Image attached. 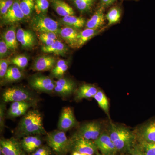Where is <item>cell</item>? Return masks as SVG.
<instances>
[{
    "label": "cell",
    "instance_id": "obj_19",
    "mask_svg": "<svg viewBox=\"0 0 155 155\" xmlns=\"http://www.w3.org/2000/svg\"><path fill=\"white\" fill-rule=\"evenodd\" d=\"M104 8L101 7L86 23V28L99 29L104 24Z\"/></svg>",
    "mask_w": 155,
    "mask_h": 155
},
{
    "label": "cell",
    "instance_id": "obj_35",
    "mask_svg": "<svg viewBox=\"0 0 155 155\" xmlns=\"http://www.w3.org/2000/svg\"><path fill=\"white\" fill-rule=\"evenodd\" d=\"M14 3L13 0H0V13L1 16L7 14Z\"/></svg>",
    "mask_w": 155,
    "mask_h": 155
},
{
    "label": "cell",
    "instance_id": "obj_34",
    "mask_svg": "<svg viewBox=\"0 0 155 155\" xmlns=\"http://www.w3.org/2000/svg\"><path fill=\"white\" fill-rule=\"evenodd\" d=\"M140 149L144 155H155V143L140 141Z\"/></svg>",
    "mask_w": 155,
    "mask_h": 155
},
{
    "label": "cell",
    "instance_id": "obj_12",
    "mask_svg": "<svg viewBox=\"0 0 155 155\" xmlns=\"http://www.w3.org/2000/svg\"><path fill=\"white\" fill-rule=\"evenodd\" d=\"M73 148L75 151L90 155H93L97 152V148L94 141L81 137H73Z\"/></svg>",
    "mask_w": 155,
    "mask_h": 155
},
{
    "label": "cell",
    "instance_id": "obj_11",
    "mask_svg": "<svg viewBox=\"0 0 155 155\" xmlns=\"http://www.w3.org/2000/svg\"><path fill=\"white\" fill-rule=\"evenodd\" d=\"M94 142L103 155H115L117 151L110 137L106 132L101 133Z\"/></svg>",
    "mask_w": 155,
    "mask_h": 155
},
{
    "label": "cell",
    "instance_id": "obj_1",
    "mask_svg": "<svg viewBox=\"0 0 155 155\" xmlns=\"http://www.w3.org/2000/svg\"><path fill=\"white\" fill-rule=\"evenodd\" d=\"M17 131L19 135L25 136L46 134L41 114L37 110L29 111L21 119Z\"/></svg>",
    "mask_w": 155,
    "mask_h": 155
},
{
    "label": "cell",
    "instance_id": "obj_30",
    "mask_svg": "<svg viewBox=\"0 0 155 155\" xmlns=\"http://www.w3.org/2000/svg\"><path fill=\"white\" fill-rule=\"evenodd\" d=\"M19 5L25 17H29L32 14L35 5L33 0H22Z\"/></svg>",
    "mask_w": 155,
    "mask_h": 155
},
{
    "label": "cell",
    "instance_id": "obj_40",
    "mask_svg": "<svg viewBox=\"0 0 155 155\" xmlns=\"http://www.w3.org/2000/svg\"><path fill=\"white\" fill-rule=\"evenodd\" d=\"M4 117H5V105L3 104L0 106V127L2 131L4 127Z\"/></svg>",
    "mask_w": 155,
    "mask_h": 155
},
{
    "label": "cell",
    "instance_id": "obj_23",
    "mask_svg": "<svg viewBox=\"0 0 155 155\" xmlns=\"http://www.w3.org/2000/svg\"><path fill=\"white\" fill-rule=\"evenodd\" d=\"M98 91V90L93 85L89 84H83L78 90L75 99L77 101H80L83 99L94 98Z\"/></svg>",
    "mask_w": 155,
    "mask_h": 155
},
{
    "label": "cell",
    "instance_id": "obj_15",
    "mask_svg": "<svg viewBox=\"0 0 155 155\" xmlns=\"http://www.w3.org/2000/svg\"><path fill=\"white\" fill-rule=\"evenodd\" d=\"M77 29L71 27H66L59 28L57 34L72 48H78V35Z\"/></svg>",
    "mask_w": 155,
    "mask_h": 155
},
{
    "label": "cell",
    "instance_id": "obj_26",
    "mask_svg": "<svg viewBox=\"0 0 155 155\" xmlns=\"http://www.w3.org/2000/svg\"><path fill=\"white\" fill-rule=\"evenodd\" d=\"M101 29H91L86 28L80 31L78 35V48L83 45L85 43L92 38L96 35L98 33Z\"/></svg>",
    "mask_w": 155,
    "mask_h": 155
},
{
    "label": "cell",
    "instance_id": "obj_17",
    "mask_svg": "<svg viewBox=\"0 0 155 155\" xmlns=\"http://www.w3.org/2000/svg\"><path fill=\"white\" fill-rule=\"evenodd\" d=\"M56 64L55 58L52 56H44L36 59L33 64L35 71H45L52 69Z\"/></svg>",
    "mask_w": 155,
    "mask_h": 155
},
{
    "label": "cell",
    "instance_id": "obj_9",
    "mask_svg": "<svg viewBox=\"0 0 155 155\" xmlns=\"http://www.w3.org/2000/svg\"><path fill=\"white\" fill-rule=\"evenodd\" d=\"M19 1H14L13 5L7 14L2 16L1 20L3 25H12L23 20L25 16L19 5Z\"/></svg>",
    "mask_w": 155,
    "mask_h": 155
},
{
    "label": "cell",
    "instance_id": "obj_42",
    "mask_svg": "<svg viewBox=\"0 0 155 155\" xmlns=\"http://www.w3.org/2000/svg\"><path fill=\"white\" fill-rule=\"evenodd\" d=\"M131 155H144L141 150L138 149H135L131 151Z\"/></svg>",
    "mask_w": 155,
    "mask_h": 155
},
{
    "label": "cell",
    "instance_id": "obj_24",
    "mask_svg": "<svg viewBox=\"0 0 155 155\" xmlns=\"http://www.w3.org/2000/svg\"><path fill=\"white\" fill-rule=\"evenodd\" d=\"M61 21L66 27H71L77 30L82 28L86 23L84 18L76 17L74 15L63 17L61 18Z\"/></svg>",
    "mask_w": 155,
    "mask_h": 155
},
{
    "label": "cell",
    "instance_id": "obj_27",
    "mask_svg": "<svg viewBox=\"0 0 155 155\" xmlns=\"http://www.w3.org/2000/svg\"><path fill=\"white\" fill-rule=\"evenodd\" d=\"M22 77V72L17 67H9L4 79L7 82H13L20 80Z\"/></svg>",
    "mask_w": 155,
    "mask_h": 155
},
{
    "label": "cell",
    "instance_id": "obj_14",
    "mask_svg": "<svg viewBox=\"0 0 155 155\" xmlns=\"http://www.w3.org/2000/svg\"><path fill=\"white\" fill-rule=\"evenodd\" d=\"M75 88V83L73 81L63 78L56 81L54 91L61 96L67 97L72 94Z\"/></svg>",
    "mask_w": 155,
    "mask_h": 155
},
{
    "label": "cell",
    "instance_id": "obj_16",
    "mask_svg": "<svg viewBox=\"0 0 155 155\" xmlns=\"http://www.w3.org/2000/svg\"><path fill=\"white\" fill-rule=\"evenodd\" d=\"M140 141L155 143V121L148 122L137 131Z\"/></svg>",
    "mask_w": 155,
    "mask_h": 155
},
{
    "label": "cell",
    "instance_id": "obj_2",
    "mask_svg": "<svg viewBox=\"0 0 155 155\" xmlns=\"http://www.w3.org/2000/svg\"><path fill=\"white\" fill-rule=\"evenodd\" d=\"M117 151L129 149L135 140L134 134L127 127L112 124L109 134Z\"/></svg>",
    "mask_w": 155,
    "mask_h": 155
},
{
    "label": "cell",
    "instance_id": "obj_8",
    "mask_svg": "<svg viewBox=\"0 0 155 155\" xmlns=\"http://www.w3.org/2000/svg\"><path fill=\"white\" fill-rule=\"evenodd\" d=\"M1 153L3 155H26L21 143L16 139H2L0 140Z\"/></svg>",
    "mask_w": 155,
    "mask_h": 155
},
{
    "label": "cell",
    "instance_id": "obj_37",
    "mask_svg": "<svg viewBox=\"0 0 155 155\" xmlns=\"http://www.w3.org/2000/svg\"><path fill=\"white\" fill-rule=\"evenodd\" d=\"M10 50L9 49L7 44L3 39L0 41V58L1 59L5 58L8 55Z\"/></svg>",
    "mask_w": 155,
    "mask_h": 155
},
{
    "label": "cell",
    "instance_id": "obj_18",
    "mask_svg": "<svg viewBox=\"0 0 155 155\" xmlns=\"http://www.w3.org/2000/svg\"><path fill=\"white\" fill-rule=\"evenodd\" d=\"M31 105L28 102H14L11 104L8 112V116L15 118L24 115Z\"/></svg>",
    "mask_w": 155,
    "mask_h": 155
},
{
    "label": "cell",
    "instance_id": "obj_43",
    "mask_svg": "<svg viewBox=\"0 0 155 155\" xmlns=\"http://www.w3.org/2000/svg\"><path fill=\"white\" fill-rule=\"evenodd\" d=\"M72 155H82V154L78 152L74 151L72 153Z\"/></svg>",
    "mask_w": 155,
    "mask_h": 155
},
{
    "label": "cell",
    "instance_id": "obj_31",
    "mask_svg": "<svg viewBox=\"0 0 155 155\" xmlns=\"http://www.w3.org/2000/svg\"><path fill=\"white\" fill-rule=\"evenodd\" d=\"M35 9L38 14L45 15L49 7L48 0H35Z\"/></svg>",
    "mask_w": 155,
    "mask_h": 155
},
{
    "label": "cell",
    "instance_id": "obj_4",
    "mask_svg": "<svg viewBox=\"0 0 155 155\" xmlns=\"http://www.w3.org/2000/svg\"><path fill=\"white\" fill-rule=\"evenodd\" d=\"M30 26L39 33L53 32L57 34L59 29L58 22L43 14H38L34 17L31 21Z\"/></svg>",
    "mask_w": 155,
    "mask_h": 155
},
{
    "label": "cell",
    "instance_id": "obj_25",
    "mask_svg": "<svg viewBox=\"0 0 155 155\" xmlns=\"http://www.w3.org/2000/svg\"><path fill=\"white\" fill-rule=\"evenodd\" d=\"M68 68L69 64L68 61L64 60H59L52 69V76L58 79L63 78Z\"/></svg>",
    "mask_w": 155,
    "mask_h": 155
},
{
    "label": "cell",
    "instance_id": "obj_5",
    "mask_svg": "<svg viewBox=\"0 0 155 155\" xmlns=\"http://www.w3.org/2000/svg\"><path fill=\"white\" fill-rule=\"evenodd\" d=\"M5 102L26 101L29 102L33 98L28 91L19 87H13L7 89L2 94Z\"/></svg>",
    "mask_w": 155,
    "mask_h": 155
},
{
    "label": "cell",
    "instance_id": "obj_33",
    "mask_svg": "<svg viewBox=\"0 0 155 155\" xmlns=\"http://www.w3.org/2000/svg\"><path fill=\"white\" fill-rule=\"evenodd\" d=\"M11 63L15 65L19 69H23L28 65V58L23 55L16 56L11 59Z\"/></svg>",
    "mask_w": 155,
    "mask_h": 155
},
{
    "label": "cell",
    "instance_id": "obj_45",
    "mask_svg": "<svg viewBox=\"0 0 155 155\" xmlns=\"http://www.w3.org/2000/svg\"></svg>",
    "mask_w": 155,
    "mask_h": 155
},
{
    "label": "cell",
    "instance_id": "obj_32",
    "mask_svg": "<svg viewBox=\"0 0 155 155\" xmlns=\"http://www.w3.org/2000/svg\"><path fill=\"white\" fill-rule=\"evenodd\" d=\"M78 9L82 12H86L91 8L94 0H73Z\"/></svg>",
    "mask_w": 155,
    "mask_h": 155
},
{
    "label": "cell",
    "instance_id": "obj_38",
    "mask_svg": "<svg viewBox=\"0 0 155 155\" xmlns=\"http://www.w3.org/2000/svg\"><path fill=\"white\" fill-rule=\"evenodd\" d=\"M51 152L48 147H40L38 148L31 155H51Z\"/></svg>",
    "mask_w": 155,
    "mask_h": 155
},
{
    "label": "cell",
    "instance_id": "obj_21",
    "mask_svg": "<svg viewBox=\"0 0 155 155\" xmlns=\"http://www.w3.org/2000/svg\"><path fill=\"white\" fill-rule=\"evenodd\" d=\"M2 38L7 44L10 51H15L18 46L17 32L14 26H12L3 34Z\"/></svg>",
    "mask_w": 155,
    "mask_h": 155
},
{
    "label": "cell",
    "instance_id": "obj_28",
    "mask_svg": "<svg viewBox=\"0 0 155 155\" xmlns=\"http://www.w3.org/2000/svg\"><path fill=\"white\" fill-rule=\"evenodd\" d=\"M121 10L119 7H114L110 9L106 15V19L107 20L108 26L117 23L121 17Z\"/></svg>",
    "mask_w": 155,
    "mask_h": 155
},
{
    "label": "cell",
    "instance_id": "obj_22",
    "mask_svg": "<svg viewBox=\"0 0 155 155\" xmlns=\"http://www.w3.org/2000/svg\"><path fill=\"white\" fill-rule=\"evenodd\" d=\"M41 49L44 53L54 54L61 56L66 54L68 51L67 46L62 42L57 40L51 45L43 46Z\"/></svg>",
    "mask_w": 155,
    "mask_h": 155
},
{
    "label": "cell",
    "instance_id": "obj_10",
    "mask_svg": "<svg viewBox=\"0 0 155 155\" xmlns=\"http://www.w3.org/2000/svg\"><path fill=\"white\" fill-rule=\"evenodd\" d=\"M77 125V121L71 108L66 107L61 112L58 124V130L66 132Z\"/></svg>",
    "mask_w": 155,
    "mask_h": 155
},
{
    "label": "cell",
    "instance_id": "obj_7",
    "mask_svg": "<svg viewBox=\"0 0 155 155\" xmlns=\"http://www.w3.org/2000/svg\"><path fill=\"white\" fill-rule=\"evenodd\" d=\"M101 126L99 122H88L81 127L78 132L74 137H81L94 141L101 134Z\"/></svg>",
    "mask_w": 155,
    "mask_h": 155
},
{
    "label": "cell",
    "instance_id": "obj_13",
    "mask_svg": "<svg viewBox=\"0 0 155 155\" xmlns=\"http://www.w3.org/2000/svg\"><path fill=\"white\" fill-rule=\"evenodd\" d=\"M17 37L24 48L30 49L36 45L35 36L31 31L19 28L17 31Z\"/></svg>",
    "mask_w": 155,
    "mask_h": 155
},
{
    "label": "cell",
    "instance_id": "obj_41",
    "mask_svg": "<svg viewBox=\"0 0 155 155\" xmlns=\"http://www.w3.org/2000/svg\"><path fill=\"white\" fill-rule=\"evenodd\" d=\"M116 0H101V7L104 8L111 5L115 2Z\"/></svg>",
    "mask_w": 155,
    "mask_h": 155
},
{
    "label": "cell",
    "instance_id": "obj_20",
    "mask_svg": "<svg viewBox=\"0 0 155 155\" xmlns=\"http://www.w3.org/2000/svg\"><path fill=\"white\" fill-rule=\"evenodd\" d=\"M52 5L56 13L65 17L75 15V12L71 6L62 0H51Z\"/></svg>",
    "mask_w": 155,
    "mask_h": 155
},
{
    "label": "cell",
    "instance_id": "obj_3",
    "mask_svg": "<svg viewBox=\"0 0 155 155\" xmlns=\"http://www.w3.org/2000/svg\"><path fill=\"white\" fill-rule=\"evenodd\" d=\"M46 140L57 155H66L73 148V139L68 138L65 132L60 130L48 133Z\"/></svg>",
    "mask_w": 155,
    "mask_h": 155
},
{
    "label": "cell",
    "instance_id": "obj_36",
    "mask_svg": "<svg viewBox=\"0 0 155 155\" xmlns=\"http://www.w3.org/2000/svg\"><path fill=\"white\" fill-rule=\"evenodd\" d=\"M10 63L11 60L9 58H3L0 60V78L1 79L5 77Z\"/></svg>",
    "mask_w": 155,
    "mask_h": 155
},
{
    "label": "cell",
    "instance_id": "obj_39",
    "mask_svg": "<svg viewBox=\"0 0 155 155\" xmlns=\"http://www.w3.org/2000/svg\"><path fill=\"white\" fill-rule=\"evenodd\" d=\"M57 33L53 32H48L45 33H39L38 37L49 39L53 40H57L58 37Z\"/></svg>",
    "mask_w": 155,
    "mask_h": 155
},
{
    "label": "cell",
    "instance_id": "obj_29",
    "mask_svg": "<svg viewBox=\"0 0 155 155\" xmlns=\"http://www.w3.org/2000/svg\"><path fill=\"white\" fill-rule=\"evenodd\" d=\"M94 98L97 101L100 107L109 116V101L104 93L101 91L98 90Z\"/></svg>",
    "mask_w": 155,
    "mask_h": 155
},
{
    "label": "cell",
    "instance_id": "obj_6",
    "mask_svg": "<svg viewBox=\"0 0 155 155\" xmlns=\"http://www.w3.org/2000/svg\"><path fill=\"white\" fill-rule=\"evenodd\" d=\"M29 84L32 88L37 91L51 93L54 91L56 82L50 77L39 75L32 76Z\"/></svg>",
    "mask_w": 155,
    "mask_h": 155
},
{
    "label": "cell",
    "instance_id": "obj_44",
    "mask_svg": "<svg viewBox=\"0 0 155 155\" xmlns=\"http://www.w3.org/2000/svg\"><path fill=\"white\" fill-rule=\"evenodd\" d=\"M82 155H90L85 154H82Z\"/></svg>",
    "mask_w": 155,
    "mask_h": 155
}]
</instances>
